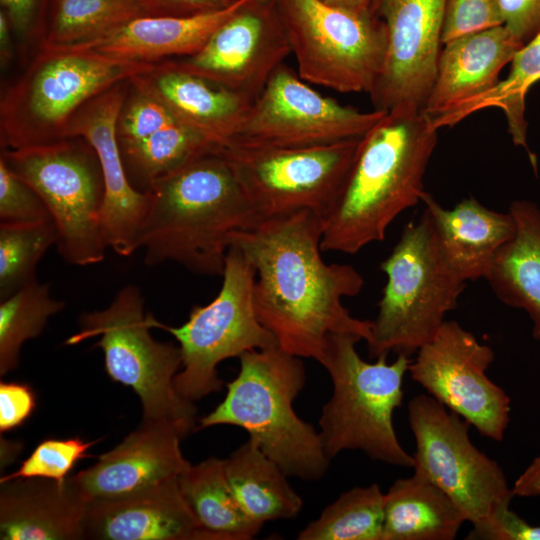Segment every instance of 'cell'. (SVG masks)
Returning a JSON list of instances; mask_svg holds the SVG:
<instances>
[{"label": "cell", "mask_w": 540, "mask_h": 540, "mask_svg": "<svg viewBox=\"0 0 540 540\" xmlns=\"http://www.w3.org/2000/svg\"><path fill=\"white\" fill-rule=\"evenodd\" d=\"M322 232L323 218L304 210L238 232L231 244L254 269L253 303L261 324L282 350L318 362L329 334L368 342L372 333V321L352 316L342 303L359 294L363 277L351 265L323 260Z\"/></svg>", "instance_id": "6da1fadb"}, {"label": "cell", "mask_w": 540, "mask_h": 540, "mask_svg": "<svg viewBox=\"0 0 540 540\" xmlns=\"http://www.w3.org/2000/svg\"><path fill=\"white\" fill-rule=\"evenodd\" d=\"M437 130L423 111H388L360 139L351 166L323 217L322 251L353 255L385 239L394 219L422 201Z\"/></svg>", "instance_id": "7a4b0ae2"}, {"label": "cell", "mask_w": 540, "mask_h": 540, "mask_svg": "<svg viewBox=\"0 0 540 540\" xmlns=\"http://www.w3.org/2000/svg\"><path fill=\"white\" fill-rule=\"evenodd\" d=\"M138 236L144 262H175L202 275H222L233 236L263 220L227 161L205 153L155 180Z\"/></svg>", "instance_id": "3957f363"}, {"label": "cell", "mask_w": 540, "mask_h": 540, "mask_svg": "<svg viewBox=\"0 0 540 540\" xmlns=\"http://www.w3.org/2000/svg\"><path fill=\"white\" fill-rule=\"evenodd\" d=\"M239 360L238 375L226 384L223 401L199 420V428L241 427L287 476L322 478L330 460L320 435L293 407L306 381L301 358L273 346L247 351Z\"/></svg>", "instance_id": "277c9868"}, {"label": "cell", "mask_w": 540, "mask_h": 540, "mask_svg": "<svg viewBox=\"0 0 540 540\" xmlns=\"http://www.w3.org/2000/svg\"><path fill=\"white\" fill-rule=\"evenodd\" d=\"M362 340L353 334L327 336L319 363L332 381V395L319 419L320 438L329 460L344 450H360L373 460L413 467V456L400 444L393 425L403 401V379L412 361L397 354L373 363L356 350Z\"/></svg>", "instance_id": "5b68a950"}, {"label": "cell", "mask_w": 540, "mask_h": 540, "mask_svg": "<svg viewBox=\"0 0 540 540\" xmlns=\"http://www.w3.org/2000/svg\"><path fill=\"white\" fill-rule=\"evenodd\" d=\"M153 327L154 318L145 314L140 288L130 284L106 308L82 314L80 331L68 343L98 337L107 374L138 395L142 420L174 424L187 436L196 429L197 409L174 386L182 366L180 348L154 340Z\"/></svg>", "instance_id": "8992f818"}, {"label": "cell", "mask_w": 540, "mask_h": 540, "mask_svg": "<svg viewBox=\"0 0 540 540\" xmlns=\"http://www.w3.org/2000/svg\"><path fill=\"white\" fill-rule=\"evenodd\" d=\"M387 282L367 342L371 358L393 352L411 356L428 342L455 309L466 282L442 261L424 211L403 228L397 244L382 261Z\"/></svg>", "instance_id": "52a82bcc"}, {"label": "cell", "mask_w": 540, "mask_h": 540, "mask_svg": "<svg viewBox=\"0 0 540 540\" xmlns=\"http://www.w3.org/2000/svg\"><path fill=\"white\" fill-rule=\"evenodd\" d=\"M157 65L43 48L2 101V139L10 149L62 140L69 119L88 100Z\"/></svg>", "instance_id": "ba28073f"}, {"label": "cell", "mask_w": 540, "mask_h": 540, "mask_svg": "<svg viewBox=\"0 0 540 540\" xmlns=\"http://www.w3.org/2000/svg\"><path fill=\"white\" fill-rule=\"evenodd\" d=\"M297 73L340 93L370 94L384 66L388 36L371 10L355 12L322 0H274Z\"/></svg>", "instance_id": "9c48e42d"}, {"label": "cell", "mask_w": 540, "mask_h": 540, "mask_svg": "<svg viewBox=\"0 0 540 540\" xmlns=\"http://www.w3.org/2000/svg\"><path fill=\"white\" fill-rule=\"evenodd\" d=\"M217 296L194 306L178 326L154 327L168 331L178 342L182 366L174 378L177 392L193 402L221 390L217 365L255 349L278 346L275 336L259 321L253 303L255 272L242 252L231 245L225 259Z\"/></svg>", "instance_id": "30bf717a"}, {"label": "cell", "mask_w": 540, "mask_h": 540, "mask_svg": "<svg viewBox=\"0 0 540 540\" xmlns=\"http://www.w3.org/2000/svg\"><path fill=\"white\" fill-rule=\"evenodd\" d=\"M1 157L46 205L62 259L76 266L101 262L107 249L101 229L104 184L95 151L62 139L8 149Z\"/></svg>", "instance_id": "8fae6325"}, {"label": "cell", "mask_w": 540, "mask_h": 540, "mask_svg": "<svg viewBox=\"0 0 540 540\" xmlns=\"http://www.w3.org/2000/svg\"><path fill=\"white\" fill-rule=\"evenodd\" d=\"M359 139L304 148L230 140L216 151L263 221L304 210L323 218L351 166Z\"/></svg>", "instance_id": "7c38bea8"}, {"label": "cell", "mask_w": 540, "mask_h": 540, "mask_svg": "<svg viewBox=\"0 0 540 540\" xmlns=\"http://www.w3.org/2000/svg\"><path fill=\"white\" fill-rule=\"evenodd\" d=\"M415 439L413 467L448 494L472 525L483 522L515 496L503 470L469 437L470 424L430 395L408 404Z\"/></svg>", "instance_id": "4fadbf2b"}, {"label": "cell", "mask_w": 540, "mask_h": 540, "mask_svg": "<svg viewBox=\"0 0 540 540\" xmlns=\"http://www.w3.org/2000/svg\"><path fill=\"white\" fill-rule=\"evenodd\" d=\"M493 349L457 321L445 320L416 352L408 372L428 395L494 441H502L510 419V398L486 371Z\"/></svg>", "instance_id": "5bb4252c"}, {"label": "cell", "mask_w": 540, "mask_h": 540, "mask_svg": "<svg viewBox=\"0 0 540 540\" xmlns=\"http://www.w3.org/2000/svg\"><path fill=\"white\" fill-rule=\"evenodd\" d=\"M386 113L363 112L323 96L283 63L231 140L282 148L327 145L361 138Z\"/></svg>", "instance_id": "9a60e30c"}, {"label": "cell", "mask_w": 540, "mask_h": 540, "mask_svg": "<svg viewBox=\"0 0 540 540\" xmlns=\"http://www.w3.org/2000/svg\"><path fill=\"white\" fill-rule=\"evenodd\" d=\"M290 53L274 0H250L198 52L174 62L253 103Z\"/></svg>", "instance_id": "2e32d148"}, {"label": "cell", "mask_w": 540, "mask_h": 540, "mask_svg": "<svg viewBox=\"0 0 540 540\" xmlns=\"http://www.w3.org/2000/svg\"><path fill=\"white\" fill-rule=\"evenodd\" d=\"M447 0H373L371 11L387 29L382 71L370 92L374 109L423 111L442 50Z\"/></svg>", "instance_id": "e0dca14e"}, {"label": "cell", "mask_w": 540, "mask_h": 540, "mask_svg": "<svg viewBox=\"0 0 540 540\" xmlns=\"http://www.w3.org/2000/svg\"><path fill=\"white\" fill-rule=\"evenodd\" d=\"M124 84L117 83L83 104L69 119L62 139L83 138L95 151L104 184L103 239L107 248L127 257L138 250L149 194L130 182L117 138V120L126 97Z\"/></svg>", "instance_id": "ac0fdd59"}, {"label": "cell", "mask_w": 540, "mask_h": 540, "mask_svg": "<svg viewBox=\"0 0 540 540\" xmlns=\"http://www.w3.org/2000/svg\"><path fill=\"white\" fill-rule=\"evenodd\" d=\"M184 437L174 424L142 420L121 443L100 455L97 463L71 477L90 500L142 491L179 477L191 466L180 447Z\"/></svg>", "instance_id": "d6986e66"}, {"label": "cell", "mask_w": 540, "mask_h": 540, "mask_svg": "<svg viewBox=\"0 0 540 540\" xmlns=\"http://www.w3.org/2000/svg\"><path fill=\"white\" fill-rule=\"evenodd\" d=\"M83 539L212 540L186 503L178 477L142 491L90 501Z\"/></svg>", "instance_id": "ffe728a7"}, {"label": "cell", "mask_w": 540, "mask_h": 540, "mask_svg": "<svg viewBox=\"0 0 540 540\" xmlns=\"http://www.w3.org/2000/svg\"><path fill=\"white\" fill-rule=\"evenodd\" d=\"M90 501L72 477L1 482L0 539H83Z\"/></svg>", "instance_id": "44dd1931"}, {"label": "cell", "mask_w": 540, "mask_h": 540, "mask_svg": "<svg viewBox=\"0 0 540 540\" xmlns=\"http://www.w3.org/2000/svg\"><path fill=\"white\" fill-rule=\"evenodd\" d=\"M250 0H236L215 12L186 17L139 16L103 35L77 45L59 47L136 63L167 61L198 52L211 34Z\"/></svg>", "instance_id": "7402d4cb"}, {"label": "cell", "mask_w": 540, "mask_h": 540, "mask_svg": "<svg viewBox=\"0 0 540 540\" xmlns=\"http://www.w3.org/2000/svg\"><path fill=\"white\" fill-rule=\"evenodd\" d=\"M421 202L447 268L465 282L486 278L498 251L516 231L512 214L491 210L473 196L452 209H445L427 192Z\"/></svg>", "instance_id": "603a6c76"}, {"label": "cell", "mask_w": 540, "mask_h": 540, "mask_svg": "<svg viewBox=\"0 0 540 540\" xmlns=\"http://www.w3.org/2000/svg\"><path fill=\"white\" fill-rule=\"evenodd\" d=\"M443 45L423 110L429 117L489 91L499 81L502 68L524 46L503 25L463 35Z\"/></svg>", "instance_id": "cb8c5ba5"}, {"label": "cell", "mask_w": 540, "mask_h": 540, "mask_svg": "<svg viewBox=\"0 0 540 540\" xmlns=\"http://www.w3.org/2000/svg\"><path fill=\"white\" fill-rule=\"evenodd\" d=\"M137 78L180 123L207 136L219 147L235 137L253 104L225 87L181 69L173 60L163 61Z\"/></svg>", "instance_id": "d4e9b609"}, {"label": "cell", "mask_w": 540, "mask_h": 540, "mask_svg": "<svg viewBox=\"0 0 540 540\" xmlns=\"http://www.w3.org/2000/svg\"><path fill=\"white\" fill-rule=\"evenodd\" d=\"M509 212L516 231L498 251L485 279L502 303L528 314L533 337L540 342V207L515 200Z\"/></svg>", "instance_id": "484cf974"}, {"label": "cell", "mask_w": 540, "mask_h": 540, "mask_svg": "<svg viewBox=\"0 0 540 540\" xmlns=\"http://www.w3.org/2000/svg\"><path fill=\"white\" fill-rule=\"evenodd\" d=\"M465 521L459 505L416 472L384 494L382 540H452Z\"/></svg>", "instance_id": "4316f807"}, {"label": "cell", "mask_w": 540, "mask_h": 540, "mask_svg": "<svg viewBox=\"0 0 540 540\" xmlns=\"http://www.w3.org/2000/svg\"><path fill=\"white\" fill-rule=\"evenodd\" d=\"M231 489L249 518L260 524L296 517L303 505L283 469L248 440L226 459Z\"/></svg>", "instance_id": "83f0119b"}, {"label": "cell", "mask_w": 540, "mask_h": 540, "mask_svg": "<svg viewBox=\"0 0 540 540\" xmlns=\"http://www.w3.org/2000/svg\"><path fill=\"white\" fill-rule=\"evenodd\" d=\"M180 491L200 526L212 540L252 539L263 524L239 505L229 484L224 459L209 457L178 477Z\"/></svg>", "instance_id": "f1b7e54d"}, {"label": "cell", "mask_w": 540, "mask_h": 540, "mask_svg": "<svg viewBox=\"0 0 540 540\" xmlns=\"http://www.w3.org/2000/svg\"><path fill=\"white\" fill-rule=\"evenodd\" d=\"M510 63L511 69L507 77L499 80L489 91L431 119L439 129L454 124L479 109L501 108L506 115L513 143L527 151L534 171L537 172L536 155L529 150L527 144L525 99L530 87L540 81V38L536 37L524 45Z\"/></svg>", "instance_id": "f546056e"}, {"label": "cell", "mask_w": 540, "mask_h": 540, "mask_svg": "<svg viewBox=\"0 0 540 540\" xmlns=\"http://www.w3.org/2000/svg\"><path fill=\"white\" fill-rule=\"evenodd\" d=\"M139 16H147L139 0H46L43 48L84 43Z\"/></svg>", "instance_id": "4dcf8cb0"}, {"label": "cell", "mask_w": 540, "mask_h": 540, "mask_svg": "<svg viewBox=\"0 0 540 540\" xmlns=\"http://www.w3.org/2000/svg\"><path fill=\"white\" fill-rule=\"evenodd\" d=\"M218 147L182 123L167 126L141 141L120 145L129 180L133 176L145 186V192L158 178Z\"/></svg>", "instance_id": "1f68e13d"}, {"label": "cell", "mask_w": 540, "mask_h": 540, "mask_svg": "<svg viewBox=\"0 0 540 540\" xmlns=\"http://www.w3.org/2000/svg\"><path fill=\"white\" fill-rule=\"evenodd\" d=\"M384 493L377 484L341 494L300 533L299 540H382Z\"/></svg>", "instance_id": "d6a6232c"}, {"label": "cell", "mask_w": 540, "mask_h": 540, "mask_svg": "<svg viewBox=\"0 0 540 540\" xmlns=\"http://www.w3.org/2000/svg\"><path fill=\"white\" fill-rule=\"evenodd\" d=\"M65 303L53 298L47 284L37 278L0 303V375L15 369L22 345L39 336L48 319Z\"/></svg>", "instance_id": "836d02e7"}, {"label": "cell", "mask_w": 540, "mask_h": 540, "mask_svg": "<svg viewBox=\"0 0 540 540\" xmlns=\"http://www.w3.org/2000/svg\"><path fill=\"white\" fill-rule=\"evenodd\" d=\"M56 242L52 220L0 223V300L36 279L38 262Z\"/></svg>", "instance_id": "e575fe53"}, {"label": "cell", "mask_w": 540, "mask_h": 540, "mask_svg": "<svg viewBox=\"0 0 540 540\" xmlns=\"http://www.w3.org/2000/svg\"><path fill=\"white\" fill-rule=\"evenodd\" d=\"M138 76V75H137ZM129 79L133 94L123 103L117 120L120 145L141 141L157 131L180 123L172 111L137 78Z\"/></svg>", "instance_id": "d590c367"}, {"label": "cell", "mask_w": 540, "mask_h": 540, "mask_svg": "<svg viewBox=\"0 0 540 540\" xmlns=\"http://www.w3.org/2000/svg\"><path fill=\"white\" fill-rule=\"evenodd\" d=\"M96 442L84 441L78 437L46 439L37 445L18 470L1 477L0 483L25 478H44L63 482L75 464L89 456L87 451Z\"/></svg>", "instance_id": "8d00e7d4"}, {"label": "cell", "mask_w": 540, "mask_h": 540, "mask_svg": "<svg viewBox=\"0 0 540 540\" xmlns=\"http://www.w3.org/2000/svg\"><path fill=\"white\" fill-rule=\"evenodd\" d=\"M1 222H38L52 220L39 195L18 177L0 158Z\"/></svg>", "instance_id": "74e56055"}, {"label": "cell", "mask_w": 540, "mask_h": 540, "mask_svg": "<svg viewBox=\"0 0 540 540\" xmlns=\"http://www.w3.org/2000/svg\"><path fill=\"white\" fill-rule=\"evenodd\" d=\"M500 25L499 0H447L442 43Z\"/></svg>", "instance_id": "f35d334b"}, {"label": "cell", "mask_w": 540, "mask_h": 540, "mask_svg": "<svg viewBox=\"0 0 540 540\" xmlns=\"http://www.w3.org/2000/svg\"><path fill=\"white\" fill-rule=\"evenodd\" d=\"M466 539L540 540V526L529 524L513 512L510 505H503L474 525Z\"/></svg>", "instance_id": "ab89813d"}, {"label": "cell", "mask_w": 540, "mask_h": 540, "mask_svg": "<svg viewBox=\"0 0 540 540\" xmlns=\"http://www.w3.org/2000/svg\"><path fill=\"white\" fill-rule=\"evenodd\" d=\"M503 26L522 45L540 34V0H499Z\"/></svg>", "instance_id": "60d3db41"}, {"label": "cell", "mask_w": 540, "mask_h": 540, "mask_svg": "<svg viewBox=\"0 0 540 540\" xmlns=\"http://www.w3.org/2000/svg\"><path fill=\"white\" fill-rule=\"evenodd\" d=\"M36 398L31 387L24 383H0V432L22 425L33 413Z\"/></svg>", "instance_id": "b9f144b4"}, {"label": "cell", "mask_w": 540, "mask_h": 540, "mask_svg": "<svg viewBox=\"0 0 540 540\" xmlns=\"http://www.w3.org/2000/svg\"><path fill=\"white\" fill-rule=\"evenodd\" d=\"M147 16L186 17L222 10L236 0H139Z\"/></svg>", "instance_id": "7bdbcfd3"}, {"label": "cell", "mask_w": 540, "mask_h": 540, "mask_svg": "<svg viewBox=\"0 0 540 540\" xmlns=\"http://www.w3.org/2000/svg\"><path fill=\"white\" fill-rule=\"evenodd\" d=\"M12 29L26 33L40 19L46 0H0Z\"/></svg>", "instance_id": "ee69618b"}, {"label": "cell", "mask_w": 540, "mask_h": 540, "mask_svg": "<svg viewBox=\"0 0 540 540\" xmlns=\"http://www.w3.org/2000/svg\"><path fill=\"white\" fill-rule=\"evenodd\" d=\"M512 491L515 496L520 497L540 496V472L529 477L519 476L512 487Z\"/></svg>", "instance_id": "f6af8a7d"}, {"label": "cell", "mask_w": 540, "mask_h": 540, "mask_svg": "<svg viewBox=\"0 0 540 540\" xmlns=\"http://www.w3.org/2000/svg\"><path fill=\"white\" fill-rule=\"evenodd\" d=\"M12 27L9 19L3 10L0 11V50L2 62L8 61L10 55V31Z\"/></svg>", "instance_id": "bcb514c9"}, {"label": "cell", "mask_w": 540, "mask_h": 540, "mask_svg": "<svg viewBox=\"0 0 540 540\" xmlns=\"http://www.w3.org/2000/svg\"><path fill=\"white\" fill-rule=\"evenodd\" d=\"M327 4L345 8L355 12H368L371 10L373 0H322Z\"/></svg>", "instance_id": "7dc6e473"}, {"label": "cell", "mask_w": 540, "mask_h": 540, "mask_svg": "<svg viewBox=\"0 0 540 540\" xmlns=\"http://www.w3.org/2000/svg\"><path fill=\"white\" fill-rule=\"evenodd\" d=\"M540 472V455L534 458L530 465L520 475L521 477H529Z\"/></svg>", "instance_id": "c3c4849f"}, {"label": "cell", "mask_w": 540, "mask_h": 540, "mask_svg": "<svg viewBox=\"0 0 540 540\" xmlns=\"http://www.w3.org/2000/svg\"><path fill=\"white\" fill-rule=\"evenodd\" d=\"M537 37L540 38V34Z\"/></svg>", "instance_id": "681fc988"}]
</instances>
